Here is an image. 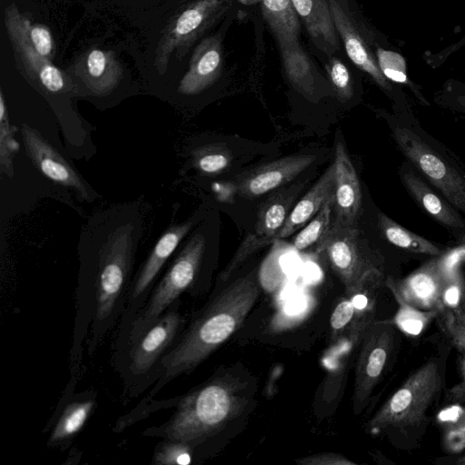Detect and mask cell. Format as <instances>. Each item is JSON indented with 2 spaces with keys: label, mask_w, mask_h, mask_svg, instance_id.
Wrapping results in <instances>:
<instances>
[{
  "label": "cell",
  "mask_w": 465,
  "mask_h": 465,
  "mask_svg": "<svg viewBox=\"0 0 465 465\" xmlns=\"http://www.w3.org/2000/svg\"><path fill=\"white\" fill-rule=\"evenodd\" d=\"M257 2H260V0H249V3H251V4H255Z\"/></svg>",
  "instance_id": "45"
},
{
  "label": "cell",
  "mask_w": 465,
  "mask_h": 465,
  "mask_svg": "<svg viewBox=\"0 0 465 465\" xmlns=\"http://www.w3.org/2000/svg\"><path fill=\"white\" fill-rule=\"evenodd\" d=\"M251 401L247 382L232 374L212 378L174 399L173 414L143 432L194 449L240 416Z\"/></svg>",
  "instance_id": "3"
},
{
  "label": "cell",
  "mask_w": 465,
  "mask_h": 465,
  "mask_svg": "<svg viewBox=\"0 0 465 465\" xmlns=\"http://www.w3.org/2000/svg\"><path fill=\"white\" fill-rule=\"evenodd\" d=\"M434 101L442 107L465 114V83L448 79L434 94Z\"/></svg>",
  "instance_id": "37"
},
{
  "label": "cell",
  "mask_w": 465,
  "mask_h": 465,
  "mask_svg": "<svg viewBox=\"0 0 465 465\" xmlns=\"http://www.w3.org/2000/svg\"><path fill=\"white\" fill-rule=\"evenodd\" d=\"M440 383L438 362H426L409 377L371 419L370 430L378 432L395 429L406 431L420 425L439 392Z\"/></svg>",
  "instance_id": "6"
},
{
  "label": "cell",
  "mask_w": 465,
  "mask_h": 465,
  "mask_svg": "<svg viewBox=\"0 0 465 465\" xmlns=\"http://www.w3.org/2000/svg\"><path fill=\"white\" fill-rule=\"evenodd\" d=\"M285 74L292 86L306 99L316 98L315 69L298 41L279 45Z\"/></svg>",
  "instance_id": "25"
},
{
  "label": "cell",
  "mask_w": 465,
  "mask_h": 465,
  "mask_svg": "<svg viewBox=\"0 0 465 465\" xmlns=\"http://www.w3.org/2000/svg\"><path fill=\"white\" fill-rule=\"evenodd\" d=\"M398 302V311L391 321L403 332L410 335L420 334L440 312L424 311L418 309L399 297H395Z\"/></svg>",
  "instance_id": "33"
},
{
  "label": "cell",
  "mask_w": 465,
  "mask_h": 465,
  "mask_svg": "<svg viewBox=\"0 0 465 465\" xmlns=\"http://www.w3.org/2000/svg\"><path fill=\"white\" fill-rule=\"evenodd\" d=\"M354 315V308L351 300L347 297L342 299L334 308L331 319V330L333 338H339L346 329H350Z\"/></svg>",
  "instance_id": "39"
},
{
  "label": "cell",
  "mask_w": 465,
  "mask_h": 465,
  "mask_svg": "<svg viewBox=\"0 0 465 465\" xmlns=\"http://www.w3.org/2000/svg\"><path fill=\"white\" fill-rule=\"evenodd\" d=\"M22 134L25 152L36 169L53 182L72 188L84 197L89 196L81 175L38 131L23 124Z\"/></svg>",
  "instance_id": "15"
},
{
  "label": "cell",
  "mask_w": 465,
  "mask_h": 465,
  "mask_svg": "<svg viewBox=\"0 0 465 465\" xmlns=\"http://www.w3.org/2000/svg\"><path fill=\"white\" fill-rule=\"evenodd\" d=\"M465 305V280L455 268L450 270L440 295V314L454 312Z\"/></svg>",
  "instance_id": "35"
},
{
  "label": "cell",
  "mask_w": 465,
  "mask_h": 465,
  "mask_svg": "<svg viewBox=\"0 0 465 465\" xmlns=\"http://www.w3.org/2000/svg\"><path fill=\"white\" fill-rule=\"evenodd\" d=\"M4 18L11 21L21 32L28 44L42 56L53 60L55 45L50 29L44 24L32 21L20 12L15 2L9 4L4 11Z\"/></svg>",
  "instance_id": "27"
},
{
  "label": "cell",
  "mask_w": 465,
  "mask_h": 465,
  "mask_svg": "<svg viewBox=\"0 0 465 465\" xmlns=\"http://www.w3.org/2000/svg\"><path fill=\"white\" fill-rule=\"evenodd\" d=\"M326 71L338 98L342 102L351 100L354 94V86L347 66L339 58L330 57L326 64Z\"/></svg>",
  "instance_id": "36"
},
{
  "label": "cell",
  "mask_w": 465,
  "mask_h": 465,
  "mask_svg": "<svg viewBox=\"0 0 465 465\" xmlns=\"http://www.w3.org/2000/svg\"><path fill=\"white\" fill-rule=\"evenodd\" d=\"M394 324L391 321L373 322L361 342L352 395V409L360 413L381 380L392 352Z\"/></svg>",
  "instance_id": "10"
},
{
  "label": "cell",
  "mask_w": 465,
  "mask_h": 465,
  "mask_svg": "<svg viewBox=\"0 0 465 465\" xmlns=\"http://www.w3.org/2000/svg\"><path fill=\"white\" fill-rule=\"evenodd\" d=\"M16 128L10 124L8 109L3 90H0V166L1 173L14 176L13 160L19 150L15 138Z\"/></svg>",
  "instance_id": "31"
},
{
  "label": "cell",
  "mask_w": 465,
  "mask_h": 465,
  "mask_svg": "<svg viewBox=\"0 0 465 465\" xmlns=\"http://www.w3.org/2000/svg\"><path fill=\"white\" fill-rule=\"evenodd\" d=\"M441 314L444 328L452 343L465 353V305L454 312Z\"/></svg>",
  "instance_id": "38"
},
{
  "label": "cell",
  "mask_w": 465,
  "mask_h": 465,
  "mask_svg": "<svg viewBox=\"0 0 465 465\" xmlns=\"http://www.w3.org/2000/svg\"><path fill=\"white\" fill-rule=\"evenodd\" d=\"M193 449L183 442L163 439L153 454L154 465H187L192 461Z\"/></svg>",
  "instance_id": "34"
},
{
  "label": "cell",
  "mask_w": 465,
  "mask_h": 465,
  "mask_svg": "<svg viewBox=\"0 0 465 465\" xmlns=\"http://www.w3.org/2000/svg\"><path fill=\"white\" fill-rule=\"evenodd\" d=\"M134 253V227L125 224L108 235L95 255L92 270L86 266L81 271L77 303L87 308L94 305L87 339L90 356L124 313L132 283Z\"/></svg>",
  "instance_id": "2"
},
{
  "label": "cell",
  "mask_w": 465,
  "mask_h": 465,
  "mask_svg": "<svg viewBox=\"0 0 465 465\" xmlns=\"http://www.w3.org/2000/svg\"><path fill=\"white\" fill-rule=\"evenodd\" d=\"M332 197L330 198L318 213L296 234L293 246L299 251H304L316 243L318 244L331 225Z\"/></svg>",
  "instance_id": "32"
},
{
  "label": "cell",
  "mask_w": 465,
  "mask_h": 465,
  "mask_svg": "<svg viewBox=\"0 0 465 465\" xmlns=\"http://www.w3.org/2000/svg\"><path fill=\"white\" fill-rule=\"evenodd\" d=\"M4 25L15 58L30 81L54 94L65 93L73 87L70 76L51 60L39 54L11 21L4 18Z\"/></svg>",
  "instance_id": "14"
},
{
  "label": "cell",
  "mask_w": 465,
  "mask_h": 465,
  "mask_svg": "<svg viewBox=\"0 0 465 465\" xmlns=\"http://www.w3.org/2000/svg\"><path fill=\"white\" fill-rule=\"evenodd\" d=\"M193 220L170 227L157 241L140 271L132 281L125 309L121 317L122 334L130 326L138 312L143 307L160 271L175 251L183 238L192 229Z\"/></svg>",
  "instance_id": "12"
},
{
  "label": "cell",
  "mask_w": 465,
  "mask_h": 465,
  "mask_svg": "<svg viewBox=\"0 0 465 465\" xmlns=\"http://www.w3.org/2000/svg\"><path fill=\"white\" fill-rule=\"evenodd\" d=\"M303 187L296 183L271 195L257 213L253 231L242 242L232 260L220 274L222 282L227 281L236 270L252 254L272 243L285 223L298 192Z\"/></svg>",
  "instance_id": "11"
},
{
  "label": "cell",
  "mask_w": 465,
  "mask_h": 465,
  "mask_svg": "<svg viewBox=\"0 0 465 465\" xmlns=\"http://www.w3.org/2000/svg\"><path fill=\"white\" fill-rule=\"evenodd\" d=\"M233 0H194L177 11L161 33L153 65L166 73L173 54L182 59L194 44L229 9Z\"/></svg>",
  "instance_id": "7"
},
{
  "label": "cell",
  "mask_w": 465,
  "mask_h": 465,
  "mask_svg": "<svg viewBox=\"0 0 465 465\" xmlns=\"http://www.w3.org/2000/svg\"><path fill=\"white\" fill-rule=\"evenodd\" d=\"M463 45H465V35L456 43L445 47L441 51L436 54H428L424 59L427 64L432 68L439 67L441 65L451 54L459 51Z\"/></svg>",
  "instance_id": "41"
},
{
  "label": "cell",
  "mask_w": 465,
  "mask_h": 465,
  "mask_svg": "<svg viewBox=\"0 0 465 465\" xmlns=\"http://www.w3.org/2000/svg\"><path fill=\"white\" fill-rule=\"evenodd\" d=\"M180 298L136 340L124 348L122 371L131 394L155 383L159 363L184 328V316L180 312Z\"/></svg>",
  "instance_id": "5"
},
{
  "label": "cell",
  "mask_w": 465,
  "mask_h": 465,
  "mask_svg": "<svg viewBox=\"0 0 465 465\" xmlns=\"http://www.w3.org/2000/svg\"><path fill=\"white\" fill-rule=\"evenodd\" d=\"M316 157L292 154L259 166L239 179L238 193L245 198H255L281 188L312 165Z\"/></svg>",
  "instance_id": "16"
},
{
  "label": "cell",
  "mask_w": 465,
  "mask_h": 465,
  "mask_svg": "<svg viewBox=\"0 0 465 465\" xmlns=\"http://www.w3.org/2000/svg\"><path fill=\"white\" fill-rule=\"evenodd\" d=\"M333 163L335 168L332 195L333 221L345 226L354 225L361 206V183L345 145L339 139L335 143Z\"/></svg>",
  "instance_id": "17"
},
{
  "label": "cell",
  "mask_w": 465,
  "mask_h": 465,
  "mask_svg": "<svg viewBox=\"0 0 465 465\" xmlns=\"http://www.w3.org/2000/svg\"><path fill=\"white\" fill-rule=\"evenodd\" d=\"M450 272L443 253L428 261L403 279L388 277L385 284L394 297L418 309L440 313V295Z\"/></svg>",
  "instance_id": "13"
},
{
  "label": "cell",
  "mask_w": 465,
  "mask_h": 465,
  "mask_svg": "<svg viewBox=\"0 0 465 465\" xmlns=\"http://www.w3.org/2000/svg\"><path fill=\"white\" fill-rule=\"evenodd\" d=\"M231 151L222 143H211L196 148L192 153L193 166L202 173L213 175L228 169L232 163Z\"/></svg>",
  "instance_id": "30"
},
{
  "label": "cell",
  "mask_w": 465,
  "mask_h": 465,
  "mask_svg": "<svg viewBox=\"0 0 465 465\" xmlns=\"http://www.w3.org/2000/svg\"><path fill=\"white\" fill-rule=\"evenodd\" d=\"M460 381L448 392V400L457 402H465V357L460 364Z\"/></svg>",
  "instance_id": "42"
},
{
  "label": "cell",
  "mask_w": 465,
  "mask_h": 465,
  "mask_svg": "<svg viewBox=\"0 0 465 465\" xmlns=\"http://www.w3.org/2000/svg\"><path fill=\"white\" fill-rule=\"evenodd\" d=\"M300 465H357L347 457L336 452H321L295 460Z\"/></svg>",
  "instance_id": "40"
},
{
  "label": "cell",
  "mask_w": 465,
  "mask_h": 465,
  "mask_svg": "<svg viewBox=\"0 0 465 465\" xmlns=\"http://www.w3.org/2000/svg\"><path fill=\"white\" fill-rule=\"evenodd\" d=\"M314 45L327 55L340 49L328 0H292Z\"/></svg>",
  "instance_id": "21"
},
{
  "label": "cell",
  "mask_w": 465,
  "mask_h": 465,
  "mask_svg": "<svg viewBox=\"0 0 465 465\" xmlns=\"http://www.w3.org/2000/svg\"><path fill=\"white\" fill-rule=\"evenodd\" d=\"M260 288L254 272L240 277L213 298L183 328L161 360L155 383L137 407L148 404L167 383L192 372L242 325L258 300Z\"/></svg>",
  "instance_id": "1"
},
{
  "label": "cell",
  "mask_w": 465,
  "mask_h": 465,
  "mask_svg": "<svg viewBox=\"0 0 465 465\" xmlns=\"http://www.w3.org/2000/svg\"><path fill=\"white\" fill-rule=\"evenodd\" d=\"M374 53L382 74L395 86L406 87L422 105H430L421 87L411 80L408 74L404 56L393 49L385 47L378 42L374 45ZM401 88V87H400Z\"/></svg>",
  "instance_id": "28"
},
{
  "label": "cell",
  "mask_w": 465,
  "mask_h": 465,
  "mask_svg": "<svg viewBox=\"0 0 465 465\" xmlns=\"http://www.w3.org/2000/svg\"><path fill=\"white\" fill-rule=\"evenodd\" d=\"M334 177L335 168L334 163H331L292 207L277 235V240L290 237L318 213L324 203L333 195Z\"/></svg>",
  "instance_id": "22"
},
{
  "label": "cell",
  "mask_w": 465,
  "mask_h": 465,
  "mask_svg": "<svg viewBox=\"0 0 465 465\" xmlns=\"http://www.w3.org/2000/svg\"><path fill=\"white\" fill-rule=\"evenodd\" d=\"M332 20L351 62L366 73L391 98L395 107H410L401 88L392 84L381 73L374 53L373 35L361 27L341 0H328Z\"/></svg>",
  "instance_id": "9"
},
{
  "label": "cell",
  "mask_w": 465,
  "mask_h": 465,
  "mask_svg": "<svg viewBox=\"0 0 465 465\" xmlns=\"http://www.w3.org/2000/svg\"><path fill=\"white\" fill-rule=\"evenodd\" d=\"M378 225L384 238L401 250L433 257L444 253L438 245L402 227L383 213L378 214Z\"/></svg>",
  "instance_id": "29"
},
{
  "label": "cell",
  "mask_w": 465,
  "mask_h": 465,
  "mask_svg": "<svg viewBox=\"0 0 465 465\" xmlns=\"http://www.w3.org/2000/svg\"><path fill=\"white\" fill-rule=\"evenodd\" d=\"M400 176L409 194L428 215L458 236L465 231V221L457 209L433 191L409 162L401 166Z\"/></svg>",
  "instance_id": "19"
},
{
  "label": "cell",
  "mask_w": 465,
  "mask_h": 465,
  "mask_svg": "<svg viewBox=\"0 0 465 465\" xmlns=\"http://www.w3.org/2000/svg\"><path fill=\"white\" fill-rule=\"evenodd\" d=\"M386 120L408 162L444 199L465 213V166L422 128L411 107H395V113Z\"/></svg>",
  "instance_id": "4"
},
{
  "label": "cell",
  "mask_w": 465,
  "mask_h": 465,
  "mask_svg": "<svg viewBox=\"0 0 465 465\" xmlns=\"http://www.w3.org/2000/svg\"><path fill=\"white\" fill-rule=\"evenodd\" d=\"M382 276V272L368 275L347 294L354 308L353 319L348 331L352 345L361 342L367 330L374 322L376 300Z\"/></svg>",
  "instance_id": "24"
},
{
  "label": "cell",
  "mask_w": 465,
  "mask_h": 465,
  "mask_svg": "<svg viewBox=\"0 0 465 465\" xmlns=\"http://www.w3.org/2000/svg\"><path fill=\"white\" fill-rule=\"evenodd\" d=\"M316 251L325 254L346 294L368 275L382 272L381 255L371 248L356 224L345 226L332 221Z\"/></svg>",
  "instance_id": "8"
},
{
  "label": "cell",
  "mask_w": 465,
  "mask_h": 465,
  "mask_svg": "<svg viewBox=\"0 0 465 465\" xmlns=\"http://www.w3.org/2000/svg\"><path fill=\"white\" fill-rule=\"evenodd\" d=\"M458 464L465 465V455L457 461Z\"/></svg>",
  "instance_id": "44"
},
{
  "label": "cell",
  "mask_w": 465,
  "mask_h": 465,
  "mask_svg": "<svg viewBox=\"0 0 465 465\" xmlns=\"http://www.w3.org/2000/svg\"><path fill=\"white\" fill-rule=\"evenodd\" d=\"M260 3L278 45L298 41L301 25L292 0H260Z\"/></svg>",
  "instance_id": "26"
},
{
  "label": "cell",
  "mask_w": 465,
  "mask_h": 465,
  "mask_svg": "<svg viewBox=\"0 0 465 465\" xmlns=\"http://www.w3.org/2000/svg\"><path fill=\"white\" fill-rule=\"evenodd\" d=\"M458 240L460 243L465 245V231L460 235L458 236Z\"/></svg>",
  "instance_id": "43"
},
{
  "label": "cell",
  "mask_w": 465,
  "mask_h": 465,
  "mask_svg": "<svg viewBox=\"0 0 465 465\" xmlns=\"http://www.w3.org/2000/svg\"><path fill=\"white\" fill-rule=\"evenodd\" d=\"M96 406L95 392L77 394L63 408L47 444L65 446L83 430Z\"/></svg>",
  "instance_id": "23"
},
{
  "label": "cell",
  "mask_w": 465,
  "mask_h": 465,
  "mask_svg": "<svg viewBox=\"0 0 465 465\" xmlns=\"http://www.w3.org/2000/svg\"><path fill=\"white\" fill-rule=\"evenodd\" d=\"M223 70V49L217 36L206 37L194 49L189 68L180 80L178 92L194 95L210 87Z\"/></svg>",
  "instance_id": "20"
},
{
  "label": "cell",
  "mask_w": 465,
  "mask_h": 465,
  "mask_svg": "<svg viewBox=\"0 0 465 465\" xmlns=\"http://www.w3.org/2000/svg\"><path fill=\"white\" fill-rule=\"evenodd\" d=\"M73 74L94 95L106 96L120 84L124 68L112 50L92 47L72 65Z\"/></svg>",
  "instance_id": "18"
}]
</instances>
